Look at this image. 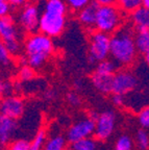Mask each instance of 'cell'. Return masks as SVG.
<instances>
[{"mask_svg":"<svg viewBox=\"0 0 149 150\" xmlns=\"http://www.w3.org/2000/svg\"><path fill=\"white\" fill-rule=\"evenodd\" d=\"M67 5L63 0H46L40 18L41 33L56 37L63 33L66 24Z\"/></svg>","mask_w":149,"mask_h":150,"instance_id":"obj_2","label":"cell"},{"mask_svg":"<svg viewBox=\"0 0 149 150\" xmlns=\"http://www.w3.org/2000/svg\"><path fill=\"white\" fill-rule=\"evenodd\" d=\"M109 55H111V37L102 31H94L90 40L89 62L91 64L99 63L106 59Z\"/></svg>","mask_w":149,"mask_h":150,"instance_id":"obj_5","label":"cell"},{"mask_svg":"<svg viewBox=\"0 0 149 150\" xmlns=\"http://www.w3.org/2000/svg\"><path fill=\"white\" fill-rule=\"evenodd\" d=\"M18 77L22 82L31 81L35 77V70L31 65H24L18 72Z\"/></svg>","mask_w":149,"mask_h":150,"instance_id":"obj_21","label":"cell"},{"mask_svg":"<svg viewBox=\"0 0 149 150\" xmlns=\"http://www.w3.org/2000/svg\"><path fill=\"white\" fill-rule=\"evenodd\" d=\"M133 28L129 24L121 25L111 37V56L120 66L133 63L137 55Z\"/></svg>","mask_w":149,"mask_h":150,"instance_id":"obj_1","label":"cell"},{"mask_svg":"<svg viewBox=\"0 0 149 150\" xmlns=\"http://www.w3.org/2000/svg\"><path fill=\"white\" fill-rule=\"evenodd\" d=\"M0 35L2 42L20 40V33L9 15L1 17L0 19Z\"/></svg>","mask_w":149,"mask_h":150,"instance_id":"obj_11","label":"cell"},{"mask_svg":"<svg viewBox=\"0 0 149 150\" xmlns=\"http://www.w3.org/2000/svg\"><path fill=\"white\" fill-rule=\"evenodd\" d=\"M117 5L122 12L131 14L142 6V0H117Z\"/></svg>","mask_w":149,"mask_h":150,"instance_id":"obj_19","label":"cell"},{"mask_svg":"<svg viewBox=\"0 0 149 150\" xmlns=\"http://www.w3.org/2000/svg\"><path fill=\"white\" fill-rule=\"evenodd\" d=\"M17 122L16 119L6 117L1 115L0 117V142L1 147L9 144V142L13 139L17 130Z\"/></svg>","mask_w":149,"mask_h":150,"instance_id":"obj_12","label":"cell"},{"mask_svg":"<svg viewBox=\"0 0 149 150\" xmlns=\"http://www.w3.org/2000/svg\"><path fill=\"white\" fill-rule=\"evenodd\" d=\"M66 2L74 11H80L82 7L91 2V0H66Z\"/></svg>","mask_w":149,"mask_h":150,"instance_id":"obj_30","label":"cell"},{"mask_svg":"<svg viewBox=\"0 0 149 150\" xmlns=\"http://www.w3.org/2000/svg\"><path fill=\"white\" fill-rule=\"evenodd\" d=\"M142 5L149 8V0H142Z\"/></svg>","mask_w":149,"mask_h":150,"instance_id":"obj_37","label":"cell"},{"mask_svg":"<svg viewBox=\"0 0 149 150\" xmlns=\"http://www.w3.org/2000/svg\"><path fill=\"white\" fill-rule=\"evenodd\" d=\"M115 150H133V141L128 136L124 134L118 139Z\"/></svg>","mask_w":149,"mask_h":150,"instance_id":"obj_26","label":"cell"},{"mask_svg":"<svg viewBox=\"0 0 149 150\" xmlns=\"http://www.w3.org/2000/svg\"><path fill=\"white\" fill-rule=\"evenodd\" d=\"M138 121L142 127H145V128L149 127V105L145 106L140 110L138 115Z\"/></svg>","mask_w":149,"mask_h":150,"instance_id":"obj_29","label":"cell"},{"mask_svg":"<svg viewBox=\"0 0 149 150\" xmlns=\"http://www.w3.org/2000/svg\"><path fill=\"white\" fill-rule=\"evenodd\" d=\"M67 101L69 102V104L74 108L76 106H79L82 104V100H80V97L77 95L76 93H73V92H70V93H68L67 95Z\"/></svg>","mask_w":149,"mask_h":150,"instance_id":"obj_31","label":"cell"},{"mask_svg":"<svg viewBox=\"0 0 149 150\" xmlns=\"http://www.w3.org/2000/svg\"><path fill=\"white\" fill-rule=\"evenodd\" d=\"M46 132L43 129H40L31 142V146L29 150H43L45 142H46Z\"/></svg>","mask_w":149,"mask_h":150,"instance_id":"obj_23","label":"cell"},{"mask_svg":"<svg viewBox=\"0 0 149 150\" xmlns=\"http://www.w3.org/2000/svg\"><path fill=\"white\" fill-rule=\"evenodd\" d=\"M144 55H145V61H146L147 65L149 66V52H147V53L144 54Z\"/></svg>","mask_w":149,"mask_h":150,"instance_id":"obj_38","label":"cell"},{"mask_svg":"<svg viewBox=\"0 0 149 150\" xmlns=\"http://www.w3.org/2000/svg\"><path fill=\"white\" fill-rule=\"evenodd\" d=\"M96 121L91 117L82 119L76 122L70 128L68 129L67 140L69 143H74L76 141L82 140L84 138H89L95 132Z\"/></svg>","mask_w":149,"mask_h":150,"instance_id":"obj_7","label":"cell"},{"mask_svg":"<svg viewBox=\"0 0 149 150\" xmlns=\"http://www.w3.org/2000/svg\"><path fill=\"white\" fill-rule=\"evenodd\" d=\"M92 82L94 87L103 94L113 93V83H114V75L102 74L97 71L92 75Z\"/></svg>","mask_w":149,"mask_h":150,"instance_id":"obj_14","label":"cell"},{"mask_svg":"<svg viewBox=\"0 0 149 150\" xmlns=\"http://www.w3.org/2000/svg\"><path fill=\"white\" fill-rule=\"evenodd\" d=\"M3 45L6 47V49L9 52L12 54L13 56H18L20 55L22 50L21 44H20V40H14V41H7V42H2Z\"/></svg>","mask_w":149,"mask_h":150,"instance_id":"obj_25","label":"cell"},{"mask_svg":"<svg viewBox=\"0 0 149 150\" xmlns=\"http://www.w3.org/2000/svg\"><path fill=\"white\" fill-rule=\"evenodd\" d=\"M72 150H95L96 149V141L91 137L84 138L82 140L76 141L71 144Z\"/></svg>","mask_w":149,"mask_h":150,"instance_id":"obj_20","label":"cell"},{"mask_svg":"<svg viewBox=\"0 0 149 150\" xmlns=\"http://www.w3.org/2000/svg\"><path fill=\"white\" fill-rule=\"evenodd\" d=\"M51 37L45 33H33L24 45L25 57L33 68L42 67L53 51Z\"/></svg>","mask_w":149,"mask_h":150,"instance_id":"obj_3","label":"cell"},{"mask_svg":"<svg viewBox=\"0 0 149 150\" xmlns=\"http://www.w3.org/2000/svg\"><path fill=\"white\" fill-rule=\"evenodd\" d=\"M96 3L102 6V5H116L117 0H94Z\"/></svg>","mask_w":149,"mask_h":150,"instance_id":"obj_34","label":"cell"},{"mask_svg":"<svg viewBox=\"0 0 149 150\" xmlns=\"http://www.w3.org/2000/svg\"><path fill=\"white\" fill-rule=\"evenodd\" d=\"M100 5L96 3L95 1L90 2L88 5L82 7L78 13V20L80 23L84 24L87 27H93L95 26L96 18H97V12Z\"/></svg>","mask_w":149,"mask_h":150,"instance_id":"obj_13","label":"cell"},{"mask_svg":"<svg viewBox=\"0 0 149 150\" xmlns=\"http://www.w3.org/2000/svg\"><path fill=\"white\" fill-rule=\"evenodd\" d=\"M112 102L114 103L116 106H122L124 103V97L122 94H115L113 93L112 96Z\"/></svg>","mask_w":149,"mask_h":150,"instance_id":"obj_33","label":"cell"},{"mask_svg":"<svg viewBox=\"0 0 149 150\" xmlns=\"http://www.w3.org/2000/svg\"><path fill=\"white\" fill-rule=\"evenodd\" d=\"M52 97H53V92H52V91L47 92V93H46V98L52 99Z\"/></svg>","mask_w":149,"mask_h":150,"instance_id":"obj_36","label":"cell"},{"mask_svg":"<svg viewBox=\"0 0 149 150\" xmlns=\"http://www.w3.org/2000/svg\"><path fill=\"white\" fill-rule=\"evenodd\" d=\"M131 21L137 30L149 29V8L144 5L131 13Z\"/></svg>","mask_w":149,"mask_h":150,"instance_id":"obj_15","label":"cell"},{"mask_svg":"<svg viewBox=\"0 0 149 150\" xmlns=\"http://www.w3.org/2000/svg\"><path fill=\"white\" fill-rule=\"evenodd\" d=\"M119 67V65L113 59V61H109V59H104V61H101L98 63L96 71L99 73H102V74H111L114 75L116 73L117 68Z\"/></svg>","mask_w":149,"mask_h":150,"instance_id":"obj_18","label":"cell"},{"mask_svg":"<svg viewBox=\"0 0 149 150\" xmlns=\"http://www.w3.org/2000/svg\"><path fill=\"white\" fill-rule=\"evenodd\" d=\"M12 6H22V5H25L26 1L27 0H7Z\"/></svg>","mask_w":149,"mask_h":150,"instance_id":"obj_35","label":"cell"},{"mask_svg":"<svg viewBox=\"0 0 149 150\" xmlns=\"http://www.w3.org/2000/svg\"><path fill=\"white\" fill-rule=\"evenodd\" d=\"M1 115L13 119H19L24 112V101L19 96L4 97L1 101Z\"/></svg>","mask_w":149,"mask_h":150,"instance_id":"obj_10","label":"cell"},{"mask_svg":"<svg viewBox=\"0 0 149 150\" xmlns=\"http://www.w3.org/2000/svg\"><path fill=\"white\" fill-rule=\"evenodd\" d=\"M137 146L140 150H147L149 148V136L144 129H139L136 136Z\"/></svg>","mask_w":149,"mask_h":150,"instance_id":"obj_22","label":"cell"},{"mask_svg":"<svg viewBox=\"0 0 149 150\" xmlns=\"http://www.w3.org/2000/svg\"><path fill=\"white\" fill-rule=\"evenodd\" d=\"M11 6H12V4H11L7 0L0 1V15H1V17L9 15V12H11Z\"/></svg>","mask_w":149,"mask_h":150,"instance_id":"obj_32","label":"cell"},{"mask_svg":"<svg viewBox=\"0 0 149 150\" xmlns=\"http://www.w3.org/2000/svg\"><path fill=\"white\" fill-rule=\"evenodd\" d=\"M66 145V140L63 136L57 134L53 136L46 141L43 146V150H64Z\"/></svg>","mask_w":149,"mask_h":150,"instance_id":"obj_17","label":"cell"},{"mask_svg":"<svg viewBox=\"0 0 149 150\" xmlns=\"http://www.w3.org/2000/svg\"><path fill=\"white\" fill-rule=\"evenodd\" d=\"M31 143H29L26 140H17L9 144L7 150H29L31 149Z\"/></svg>","mask_w":149,"mask_h":150,"instance_id":"obj_28","label":"cell"},{"mask_svg":"<svg viewBox=\"0 0 149 150\" xmlns=\"http://www.w3.org/2000/svg\"><path fill=\"white\" fill-rule=\"evenodd\" d=\"M12 54L9 53L3 43L0 45V62L3 69H9L12 65Z\"/></svg>","mask_w":149,"mask_h":150,"instance_id":"obj_24","label":"cell"},{"mask_svg":"<svg viewBox=\"0 0 149 150\" xmlns=\"http://www.w3.org/2000/svg\"><path fill=\"white\" fill-rule=\"evenodd\" d=\"M136 46L140 53L146 54L149 52V29L137 30L135 35Z\"/></svg>","mask_w":149,"mask_h":150,"instance_id":"obj_16","label":"cell"},{"mask_svg":"<svg viewBox=\"0 0 149 150\" xmlns=\"http://www.w3.org/2000/svg\"><path fill=\"white\" fill-rule=\"evenodd\" d=\"M116 123V116L112 110H106L99 115L96 120L94 136L97 140L104 141L113 134Z\"/></svg>","mask_w":149,"mask_h":150,"instance_id":"obj_8","label":"cell"},{"mask_svg":"<svg viewBox=\"0 0 149 150\" xmlns=\"http://www.w3.org/2000/svg\"><path fill=\"white\" fill-rule=\"evenodd\" d=\"M138 84L136 75L129 71H119L114 74V83H113V93L124 94L133 91Z\"/></svg>","mask_w":149,"mask_h":150,"instance_id":"obj_9","label":"cell"},{"mask_svg":"<svg viewBox=\"0 0 149 150\" xmlns=\"http://www.w3.org/2000/svg\"><path fill=\"white\" fill-rule=\"evenodd\" d=\"M0 91H1L3 97L13 96L15 94V83H13L12 81H9L7 79L2 80L1 84H0Z\"/></svg>","mask_w":149,"mask_h":150,"instance_id":"obj_27","label":"cell"},{"mask_svg":"<svg viewBox=\"0 0 149 150\" xmlns=\"http://www.w3.org/2000/svg\"><path fill=\"white\" fill-rule=\"evenodd\" d=\"M40 18L39 9L33 4H27L23 6L21 12L19 13L18 21L24 30L28 33H37L40 29Z\"/></svg>","mask_w":149,"mask_h":150,"instance_id":"obj_6","label":"cell"},{"mask_svg":"<svg viewBox=\"0 0 149 150\" xmlns=\"http://www.w3.org/2000/svg\"><path fill=\"white\" fill-rule=\"evenodd\" d=\"M122 23V11L116 5L99 6L96 18V30L105 33H114Z\"/></svg>","mask_w":149,"mask_h":150,"instance_id":"obj_4","label":"cell"}]
</instances>
